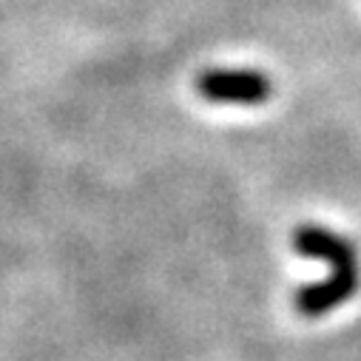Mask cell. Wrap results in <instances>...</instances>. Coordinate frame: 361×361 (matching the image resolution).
Masks as SVG:
<instances>
[{"label": "cell", "instance_id": "2", "mask_svg": "<svg viewBox=\"0 0 361 361\" xmlns=\"http://www.w3.org/2000/svg\"><path fill=\"white\" fill-rule=\"evenodd\" d=\"M197 94L208 103L262 106L274 94L267 74L253 68H211L197 77Z\"/></svg>", "mask_w": 361, "mask_h": 361}, {"label": "cell", "instance_id": "1", "mask_svg": "<svg viewBox=\"0 0 361 361\" xmlns=\"http://www.w3.org/2000/svg\"><path fill=\"white\" fill-rule=\"evenodd\" d=\"M293 247L299 256L322 259L330 264V279L319 285L299 288L293 293V307L305 319L324 316L336 310L341 302H347L358 290V262H355V247L336 236L333 231L322 225H299L293 233Z\"/></svg>", "mask_w": 361, "mask_h": 361}]
</instances>
